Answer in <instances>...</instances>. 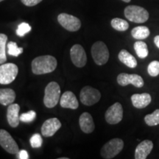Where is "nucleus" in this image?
I'll return each instance as SVG.
<instances>
[{"mask_svg":"<svg viewBox=\"0 0 159 159\" xmlns=\"http://www.w3.org/2000/svg\"><path fill=\"white\" fill-rule=\"evenodd\" d=\"M154 43L156 47L159 49V35H156V36L154 38Z\"/></svg>","mask_w":159,"mask_h":159,"instance_id":"473e14b6","label":"nucleus"},{"mask_svg":"<svg viewBox=\"0 0 159 159\" xmlns=\"http://www.w3.org/2000/svg\"><path fill=\"white\" fill-rule=\"evenodd\" d=\"M18 72L19 69L14 63H4L0 66V84L11 83L16 79Z\"/></svg>","mask_w":159,"mask_h":159,"instance_id":"423d86ee","label":"nucleus"},{"mask_svg":"<svg viewBox=\"0 0 159 159\" xmlns=\"http://www.w3.org/2000/svg\"><path fill=\"white\" fill-rule=\"evenodd\" d=\"M21 2L26 6H28V7H33L38 5L41 2L42 0H21Z\"/></svg>","mask_w":159,"mask_h":159,"instance_id":"7c9ffc66","label":"nucleus"},{"mask_svg":"<svg viewBox=\"0 0 159 159\" xmlns=\"http://www.w3.org/2000/svg\"><path fill=\"white\" fill-rule=\"evenodd\" d=\"M61 123L57 118L46 120L41 127V134L44 137H51L61 128Z\"/></svg>","mask_w":159,"mask_h":159,"instance_id":"ddd939ff","label":"nucleus"},{"mask_svg":"<svg viewBox=\"0 0 159 159\" xmlns=\"http://www.w3.org/2000/svg\"><path fill=\"white\" fill-rule=\"evenodd\" d=\"M20 106L18 104L9 105L7 111V119L9 125L12 128H16L20 122L19 116Z\"/></svg>","mask_w":159,"mask_h":159,"instance_id":"dca6fc26","label":"nucleus"},{"mask_svg":"<svg viewBox=\"0 0 159 159\" xmlns=\"http://www.w3.org/2000/svg\"><path fill=\"white\" fill-rule=\"evenodd\" d=\"M7 53L11 56L18 57L23 52V48L18 47L17 43L13 41H10L7 43Z\"/></svg>","mask_w":159,"mask_h":159,"instance_id":"a878e982","label":"nucleus"},{"mask_svg":"<svg viewBox=\"0 0 159 159\" xmlns=\"http://www.w3.org/2000/svg\"><path fill=\"white\" fill-rule=\"evenodd\" d=\"M61 88L56 82H50L46 86L43 103L47 108H54L59 102Z\"/></svg>","mask_w":159,"mask_h":159,"instance_id":"7ed1b4c3","label":"nucleus"},{"mask_svg":"<svg viewBox=\"0 0 159 159\" xmlns=\"http://www.w3.org/2000/svg\"><path fill=\"white\" fill-rule=\"evenodd\" d=\"M7 41V36L3 33H0V64H3L7 61L5 53L6 43Z\"/></svg>","mask_w":159,"mask_h":159,"instance_id":"393cba45","label":"nucleus"},{"mask_svg":"<svg viewBox=\"0 0 159 159\" xmlns=\"http://www.w3.org/2000/svg\"><path fill=\"white\" fill-rule=\"evenodd\" d=\"M150 31L146 26H138L134 27L131 31V35L137 40H144L149 37Z\"/></svg>","mask_w":159,"mask_h":159,"instance_id":"412c9836","label":"nucleus"},{"mask_svg":"<svg viewBox=\"0 0 159 159\" xmlns=\"http://www.w3.org/2000/svg\"><path fill=\"white\" fill-rule=\"evenodd\" d=\"M153 148V143L150 140H144L138 144L135 150V158L146 159Z\"/></svg>","mask_w":159,"mask_h":159,"instance_id":"4468645a","label":"nucleus"},{"mask_svg":"<svg viewBox=\"0 0 159 159\" xmlns=\"http://www.w3.org/2000/svg\"><path fill=\"white\" fill-rule=\"evenodd\" d=\"M16 99L15 91L11 89H0V104L9 105L13 103Z\"/></svg>","mask_w":159,"mask_h":159,"instance_id":"aec40b11","label":"nucleus"},{"mask_svg":"<svg viewBox=\"0 0 159 159\" xmlns=\"http://www.w3.org/2000/svg\"><path fill=\"white\" fill-rule=\"evenodd\" d=\"M0 145L11 154H17L19 152V146L14 139L7 131L3 129L0 130Z\"/></svg>","mask_w":159,"mask_h":159,"instance_id":"1a4fd4ad","label":"nucleus"},{"mask_svg":"<svg viewBox=\"0 0 159 159\" xmlns=\"http://www.w3.org/2000/svg\"><path fill=\"white\" fill-rule=\"evenodd\" d=\"M117 83L122 86H126L129 84H132L136 88H142L144 86V80L140 75L136 74H127L121 73L117 77Z\"/></svg>","mask_w":159,"mask_h":159,"instance_id":"9b49d317","label":"nucleus"},{"mask_svg":"<svg viewBox=\"0 0 159 159\" xmlns=\"http://www.w3.org/2000/svg\"><path fill=\"white\" fill-rule=\"evenodd\" d=\"M70 56L72 63L79 68L85 66L87 62V56L85 49L80 44H75L70 49Z\"/></svg>","mask_w":159,"mask_h":159,"instance_id":"f8f14e48","label":"nucleus"},{"mask_svg":"<svg viewBox=\"0 0 159 159\" xmlns=\"http://www.w3.org/2000/svg\"><path fill=\"white\" fill-rule=\"evenodd\" d=\"M152 98L148 93H142V94H135L131 97V102L135 108L142 109L148 106L151 102Z\"/></svg>","mask_w":159,"mask_h":159,"instance_id":"a211bd4d","label":"nucleus"},{"mask_svg":"<svg viewBox=\"0 0 159 159\" xmlns=\"http://www.w3.org/2000/svg\"><path fill=\"white\" fill-rule=\"evenodd\" d=\"M60 104L62 108H70L75 110L78 108L79 102L75 95L70 91L63 93L60 99Z\"/></svg>","mask_w":159,"mask_h":159,"instance_id":"2eb2a0df","label":"nucleus"},{"mask_svg":"<svg viewBox=\"0 0 159 159\" xmlns=\"http://www.w3.org/2000/svg\"><path fill=\"white\" fill-rule=\"evenodd\" d=\"M125 16L129 21L135 23H144L149 19L148 11L144 7L137 5H129L125 9Z\"/></svg>","mask_w":159,"mask_h":159,"instance_id":"f03ea898","label":"nucleus"},{"mask_svg":"<svg viewBox=\"0 0 159 159\" xmlns=\"http://www.w3.org/2000/svg\"><path fill=\"white\" fill-rule=\"evenodd\" d=\"M57 21L63 28L70 32L77 31L81 27V21L78 18L67 13H63L59 14Z\"/></svg>","mask_w":159,"mask_h":159,"instance_id":"6e6552de","label":"nucleus"},{"mask_svg":"<svg viewBox=\"0 0 159 159\" xmlns=\"http://www.w3.org/2000/svg\"><path fill=\"white\" fill-rule=\"evenodd\" d=\"M119 60L125 66L129 67V68L134 69L137 66V61L136 57L133 56L129 52L125 49H122L119 52L118 55Z\"/></svg>","mask_w":159,"mask_h":159,"instance_id":"6ab92c4d","label":"nucleus"},{"mask_svg":"<svg viewBox=\"0 0 159 159\" xmlns=\"http://www.w3.org/2000/svg\"><path fill=\"white\" fill-rule=\"evenodd\" d=\"M31 147L33 148H41L43 143V139L41 138V136L39 134H35L31 137L30 140Z\"/></svg>","mask_w":159,"mask_h":159,"instance_id":"c756f323","label":"nucleus"},{"mask_svg":"<svg viewBox=\"0 0 159 159\" xmlns=\"http://www.w3.org/2000/svg\"><path fill=\"white\" fill-rule=\"evenodd\" d=\"M91 55L96 64H105L109 59V51L106 44L102 41L95 42L91 47Z\"/></svg>","mask_w":159,"mask_h":159,"instance_id":"39448f33","label":"nucleus"},{"mask_svg":"<svg viewBox=\"0 0 159 159\" xmlns=\"http://www.w3.org/2000/svg\"><path fill=\"white\" fill-rule=\"evenodd\" d=\"M111 27L117 31L124 32L129 28V24L127 21L119 19V18H114L111 21Z\"/></svg>","mask_w":159,"mask_h":159,"instance_id":"5701e85b","label":"nucleus"},{"mask_svg":"<svg viewBox=\"0 0 159 159\" xmlns=\"http://www.w3.org/2000/svg\"><path fill=\"white\" fill-rule=\"evenodd\" d=\"M36 113L34 111H30L20 115V121L23 122H31L35 119Z\"/></svg>","mask_w":159,"mask_h":159,"instance_id":"c85d7f7f","label":"nucleus"},{"mask_svg":"<svg viewBox=\"0 0 159 159\" xmlns=\"http://www.w3.org/2000/svg\"><path fill=\"white\" fill-rule=\"evenodd\" d=\"M32 30V27L30 26L29 24L26 22H22L18 26V28L16 30V34L20 37H23L28 33Z\"/></svg>","mask_w":159,"mask_h":159,"instance_id":"cd10ccee","label":"nucleus"},{"mask_svg":"<svg viewBox=\"0 0 159 159\" xmlns=\"http://www.w3.org/2000/svg\"><path fill=\"white\" fill-rule=\"evenodd\" d=\"M18 158L19 159H28L29 156L27 152L25 150H19V152H18Z\"/></svg>","mask_w":159,"mask_h":159,"instance_id":"2f4dec72","label":"nucleus"},{"mask_svg":"<svg viewBox=\"0 0 159 159\" xmlns=\"http://www.w3.org/2000/svg\"><path fill=\"white\" fill-rule=\"evenodd\" d=\"M106 122L110 125L118 124L123 118V108L119 102H115L109 107L105 114Z\"/></svg>","mask_w":159,"mask_h":159,"instance_id":"9d476101","label":"nucleus"},{"mask_svg":"<svg viewBox=\"0 0 159 159\" xmlns=\"http://www.w3.org/2000/svg\"><path fill=\"white\" fill-rule=\"evenodd\" d=\"M80 129L85 134H91L94 130L95 125L92 116L89 113L84 112L80 115L79 119Z\"/></svg>","mask_w":159,"mask_h":159,"instance_id":"f3484780","label":"nucleus"},{"mask_svg":"<svg viewBox=\"0 0 159 159\" xmlns=\"http://www.w3.org/2000/svg\"><path fill=\"white\" fill-rule=\"evenodd\" d=\"M80 98L83 105L91 106L99 102L101 98V94L96 89L91 86H85L80 91Z\"/></svg>","mask_w":159,"mask_h":159,"instance_id":"0eeeda50","label":"nucleus"},{"mask_svg":"<svg viewBox=\"0 0 159 159\" xmlns=\"http://www.w3.org/2000/svg\"><path fill=\"white\" fill-rule=\"evenodd\" d=\"M2 1H4V0H0V2H2Z\"/></svg>","mask_w":159,"mask_h":159,"instance_id":"f704fd0d","label":"nucleus"},{"mask_svg":"<svg viewBox=\"0 0 159 159\" xmlns=\"http://www.w3.org/2000/svg\"><path fill=\"white\" fill-rule=\"evenodd\" d=\"M148 74L152 77H156L159 75V61H153L149 63L148 66Z\"/></svg>","mask_w":159,"mask_h":159,"instance_id":"bb28decb","label":"nucleus"},{"mask_svg":"<svg viewBox=\"0 0 159 159\" xmlns=\"http://www.w3.org/2000/svg\"><path fill=\"white\" fill-rule=\"evenodd\" d=\"M122 1L125 2H130L131 0H122Z\"/></svg>","mask_w":159,"mask_h":159,"instance_id":"72a5a7b5","label":"nucleus"},{"mask_svg":"<svg viewBox=\"0 0 159 159\" xmlns=\"http://www.w3.org/2000/svg\"><path fill=\"white\" fill-rule=\"evenodd\" d=\"M124 148V142L121 139H111L101 149V156L103 158L111 159L117 156Z\"/></svg>","mask_w":159,"mask_h":159,"instance_id":"20e7f679","label":"nucleus"},{"mask_svg":"<svg viewBox=\"0 0 159 159\" xmlns=\"http://www.w3.org/2000/svg\"><path fill=\"white\" fill-rule=\"evenodd\" d=\"M57 60L51 55H42L32 61V71L35 75H43L52 72L56 69Z\"/></svg>","mask_w":159,"mask_h":159,"instance_id":"f257e3e1","label":"nucleus"},{"mask_svg":"<svg viewBox=\"0 0 159 159\" xmlns=\"http://www.w3.org/2000/svg\"><path fill=\"white\" fill-rule=\"evenodd\" d=\"M134 49L137 56L140 58H145L148 55V48L147 43L142 41H138L134 43Z\"/></svg>","mask_w":159,"mask_h":159,"instance_id":"4be33fe9","label":"nucleus"},{"mask_svg":"<svg viewBox=\"0 0 159 159\" xmlns=\"http://www.w3.org/2000/svg\"><path fill=\"white\" fill-rule=\"evenodd\" d=\"M144 122L148 126L152 127L159 125V109H156L152 114L146 115Z\"/></svg>","mask_w":159,"mask_h":159,"instance_id":"b1692460","label":"nucleus"}]
</instances>
